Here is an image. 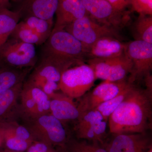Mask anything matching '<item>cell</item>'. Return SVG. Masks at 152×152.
Wrapping results in <instances>:
<instances>
[{"mask_svg": "<svg viewBox=\"0 0 152 152\" xmlns=\"http://www.w3.org/2000/svg\"><path fill=\"white\" fill-rule=\"evenodd\" d=\"M152 93L134 86L109 117L114 135L146 132L152 126Z\"/></svg>", "mask_w": 152, "mask_h": 152, "instance_id": "1", "label": "cell"}, {"mask_svg": "<svg viewBox=\"0 0 152 152\" xmlns=\"http://www.w3.org/2000/svg\"><path fill=\"white\" fill-rule=\"evenodd\" d=\"M86 49L65 30L52 31L42 49V58L49 60L65 72L84 64Z\"/></svg>", "mask_w": 152, "mask_h": 152, "instance_id": "2", "label": "cell"}, {"mask_svg": "<svg viewBox=\"0 0 152 152\" xmlns=\"http://www.w3.org/2000/svg\"><path fill=\"white\" fill-rule=\"evenodd\" d=\"M22 120L34 142H42L52 146L62 145L66 142L64 124L51 114Z\"/></svg>", "mask_w": 152, "mask_h": 152, "instance_id": "3", "label": "cell"}, {"mask_svg": "<svg viewBox=\"0 0 152 152\" xmlns=\"http://www.w3.org/2000/svg\"><path fill=\"white\" fill-rule=\"evenodd\" d=\"M88 50L100 38L113 37L121 39L119 30L101 23L89 15L74 21L64 29Z\"/></svg>", "mask_w": 152, "mask_h": 152, "instance_id": "4", "label": "cell"}, {"mask_svg": "<svg viewBox=\"0 0 152 152\" xmlns=\"http://www.w3.org/2000/svg\"><path fill=\"white\" fill-rule=\"evenodd\" d=\"M96 80L92 69L83 64L68 69L62 75L59 90L67 96L78 99L83 96L93 86Z\"/></svg>", "mask_w": 152, "mask_h": 152, "instance_id": "5", "label": "cell"}, {"mask_svg": "<svg viewBox=\"0 0 152 152\" xmlns=\"http://www.w3.org/2000/svg\"><path fill=\"white\" fill-rule=\"evenodd\" d=\"M37 61L34 45L10 37L0 48V65L16 69L34 68Z\"/></svg>", "mask_w": 152, "mask_h": 152, "instance_id": "6", "label": "cell"}, {"mask_svg": "<svg viewBox=\"0 0 152 152\" xmlns=\"http://www.w3.org/2000/svg\"><path fill=\"white\" fill-rule=\"evenodd\" d=\"M20 98L19 118H34L50 113V98L40 88L24 81Z\"/></svg>", "mask_w": 152, "mask_h": 152, "instance_id": "7", "label": "cell"}, {"mask_svg": "<svg viewBox=\"0 0 152 152\" xmlns=\"http://www.w3.org/2000/svg\"><path fill=\"white\" fill-rule=\"evenodd\" d=\"M125 53L132 64L128 82H135L151 75L152 69V44L145 41L135 40L126 44Z\"/></svg>", "mask_w": 152, "mask_h": 152, "instance_id": "8", "label": "cell"}, {"mask_svg": "<svg viewBox=\"0 0 152 152\" xmlns=\"http://www.w3.org/2000/svg\"><path fill=\"white\" fill-rule=\"evenodd\" d=\"M96 79L112 82L126 80L132 68V64L126 53L115 58H93L88 60Z\"/></svg>", "mask_w": 152, "mask_h": 152, "instance_id": "9", "label": "cell"}, {"mask_svg": "<svg viewBox=\"0 0 152 152\" xmlns=\"http://www.w3.org/2000/svg\"><path fill=\"white\" fill-rule=\"evenodd\" d=\"M90 17L97 21L120 30L130 20L128 12L121 13L113 8L107 0H82Z\"/></svg>", "mask_w": 152, "mask_h": 152, "instance_id": "10", "label": "cell"}, {"mask_svg": "<svg viewBox=\"0 0 152 152\" xmlns=\"http://www.w3.org/2000/svg\"><path fill=\"white\" fill-rule=\"evenodd\" d=\"M77 122L75 130L78 138L102 143L107 122L104 121L97 110L94 109L83 113Z\"/></svg>", "mask_w": 152, "mask_h": 152, "instance_id": "11", "label": "cell"}, {"mask_svg": "<svg viewBox=\"0 0 152 152\" xmlns=\"http://www.w3.org/2000/svg\"><path fill=\"white\" fill-rule=\"evenodd\" d=\"M129 83L127 80L118 82L105 80L102 82L80 102L78 107L80 115L87 111L94 110L101 104L114 98Z\"/></svg>", "mask_w": 152, "mask_h": 152, "instance_id": "12", "label": "cell"}, {"mask_svg": "<svg viewBox=\"0 0 152 152\" xmlns=\"http://www.w3.org/2000/svg\"><path fill=\"white\" fill-rule=\"evenodd\" d=\"M115 135L105 148L108 152H147L152 147L151 139L146 132Z\"/></svg>", "mask_w": 152, "mask_h": 152, "instance_id": "13", "label": "cell"}, {"mask_svg": "<svg viewBox=\"0 0 152 152\" xmlns=\"http://www.w3.org/2000/svg\"><path fill=\"white\" fill-rule=\"evenodd\" d=\"M50 114L63 124L77 120L80 115L78 105L74 99L61 92L56 91L50 97Z\"/></svg>", "mask_w": 152, "mask_h": 152, "instance_id": "14", "label": "cell"}, {"mask_svg": "<svg viewBox=\"0 0 152 152\" xmlns=\"http://www.w3.org/2000/svg\"><path fill=\"white\" fill-rule=\"evenodd\" d=\"M56 15V19L52 31L64 29L74 21L88 14L82 0H58Z\"/></svg>", "mask_w": 152, "mask_h": 152, "instance_id": "15", "label": "cell"}, {"mask_svg": "<svg viewBox=\"0 0 152 152\" xmlns=\"http://www.w3.org/2000/svg\"><path fill=\"white\" fill-rule=\"evenodd\" d=\"M126 44L113 37L100 38L93 44L87 52L89 59H107L119 56L125 53Z\"/></svg>", "mask_w": 152, "mask_h": 152, "instance_id": "16", "label": "cell"}, {"mask_svg": "<svg viewBox=\"0 0 152 152\" xmlns=\"http://www.w3.org/2000/svg\"><path fill=\"white\" fill-rule=\"evenodd\" d=\"M19 10L23 16H34L43 20L53 21L56 15L58 0H23Z\"/></svg>", "mask_w": 152, "mask_h": 152, "instance_id": "17", "label": "cell"}, {"mask_svg": "<svg viewBox=\"0 0 152 152\" xmlns=\"http://www.w3.org/2000/svg\"><path fill=\"white\" fill-rule=\"evenodd\" d=\"M24 82L0 93V123L18 118V100Z\"/></svg>", "mask_w": 152, "mask_h": 152, "instance_id": "18", "label": "cell"}, {"mask_svg": "<svg viewBox=\"0 0 152 152\" xmlns=\"http://www.w3.org/2000/svg\"><path fill=\"white\" fill-rule=\"evenodd\" d=\"M33 68L16 69L0 65V93L24 82Z\"/></svg>", "mask_w": 152, "mask_h": 152, "instance_id": "19", "label": "cell"}, {"mask_svg": "<svg viewBox=\"0 0 152 152\" xmlns=\"http://www.w3.org/2000/svg\"><path fill=\"white\" fill-rule=\"evenodd\" d=\"M22 17L19 10H0V48L8 39Z\"/></svg>", "mask_w": 152, "mask_h": 152, "instance_id": "20", "label": "cell"}, {"mask_svg": "<svg viewBox=\"0 0 152 152\" xmlns=\"http://www.w3.org/2000/svg\"><path fill=\"white\" fill-rule=\"evenodd\" d=\"M133 33L135 40L152 44V16L139 15L133 26Z\"/></svg>", "mask_w": 152, "mask_h": 152, "instance_id": "21", "label": "cell"}, {"mask_svg": "<svg viewBox=\"0 0 152 152\" xmlns=\"http://www.w3.org/2000/svg\"><path fill=\"white\" fill-rule=\"evenodd\" d=\"M10 37L34 45H42L46 41L34 31L28 27L22 21L19 22Z\"/></svg>", "mask_w": 152, "mask_h": 152, "instance_id": "22", "label": "cell"}, {"mask_svg": "<svg viewBox=\"0 0 152 152\" xmlns=\"http://www.w3.org/2000/svg\"><path fill=\"white\" fill-rule=\"evenodd\" d=\"M134 86V84L129 83L127 86L126 87L115 96L101 104L95 109L99 112L103 117L104 121L108 122L109 117L118 107L126 97L128 93L132 88Z\"/></svg>", "mask_w": 152, "mask_h": 152, "instance_id": "23", "label": "cell"}, {"mask_svg": "<svg viewBox=\"0 0 152 152\" xmlns=\"http://www.w3.org/2000/svg\"><path fill=\"white\" fill-rule=\"evenodd\" d=\"M0 135L2 143H4L7 149L17 152L26 151L32 144L18 138L15 134L0 124Z\"/></svg>", "mask_w": 152, "mask_h": 152, "instance_id": "24", "label": "cell"}, {"mask_svg": "<svg viewBox=\"0 0 152 152\" xmlns=\"http://www.w3.org/2000/svg\"><path fill=\"white\" fill-rule=\"evenodd\" d=\"M22 21L28 27L46 40L53 30V21L47 20L34 16H27Z\"/></svg>", "mask_w": 152, "mask_h": 152, "instance_id": "25", "label": "cell"}, {"mask_svg": "<svg viewBox=\"0 0 152 152\" xmlns=\"http://www.w3.org/2000/svg\"><path fill=\"white\" fill-rule=\"evenodd\" d=\"M69 152H108L105 148L98 145L97 143L89 144L85 141H72L70 144Z\"/></svg>", "mask_w": 152, "mask_h": 152, "instance_id": "26", "label": "cell"}, {"mask_svg": "<svg viewBox=\"0 0 152 152\" xmlns=\"http://www.w3.org/2000/svg\"><path fill=\"white\" fill-rule=\"evenodd\" d=\"M131 6L139 15L152 16V0H131Z\"/></svg>", "mask_w": 152, "mask_h": 152, "instance_id": "27", "label": "cell"}, {"mask_svg": "<svg viewBox=\"0 0 152 152\" xmlns=\"http://www.w3.org/2000/svg\"><path fill=\"white\" fill-rule=\"evenodd\" d=\"M27 150V152H56L52 146L42 142L35 141Z\"/></svg>", "mask_w": 152, "mask_h": 152, "instance_id": "28", "label": "cell"}, {"mask_svg": "<svg viewBox=\"0 0 152 152\" xmlns=\"http://www.w3.org/2000/svg\"><path fill=\"white\" fill-rule=\"evenodd\" d=\"M115 10L121 13L127 12L126 9L131 5V0H107Z\"/></svg>", "mask_w": 152, "mask_h": 152, "instance_id": "29", "label": "cell"}, {"mask_svg": "<svg viewBox=\"0 0 152 152\" xmlns=\"http://www.w3.org/2000/svg\"><path fill=\"white\" fill-rule=\"evenodd\" d=\"M11 1V0H0V10L4 9H10Z\"/></svg>", "mask_w": 152, "mask_h": 152, "instance_id": "30", "label": "cell"}, {"mask_svg": "<svg viewBox=\"0 0 152 152\" xmlns=\"http://www.w3.org/2000/svg\"><path fill=\"white\" fill-rule=\"evenodd\" d=\"M11 1H14L15 2H19L20 3L23 0H11Z\"/></svg>", "mask_w": 152, "mask_h": 152, "instance_id": "31", "label": "cell"}, {"mask_svg": "<svg viewBox=\"0 0 152 152\" xmlns=\"http://www.w3.org/2000/svg\"><path fill=\"white\" fill-rule=\"evenodd\" d=\"M2 152H17L14 151H11V150L7 149L5 150L4 151H3Z\"/></svg>", "mask_w": 152, "mask_h": 152, "instance_id": "32", "label": "cell"}, {"mask_svg": "<svg viewBox=\"0 0 152 152\" xmlns=\"http://www.w3.org/2000/svg\"><path fill=\"white\" fill-rule=\"evenodd\" d=\"M2 144V141L1 137V135H0V147H1Z\"/></svg>", "mask_w": 152, "mask_h": 152, "instance_id": "33", "label": "cell"}, {"mask_svg": "<svg viewBox=\"0 0 152 152\" xmlns=\"http://www.w3.org/2000/svg\"><path fill=\"white\" fill-rule=\"evenodd\" d=\"M147 152H152V146L148 150V151Z\"/></svg>", "mask_w": 152, "mask_h": 152, "instance_id": "34", "label": "cell"}]
</instances>
